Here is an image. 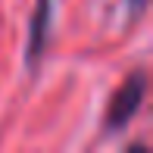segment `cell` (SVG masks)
Here are the masks:
<instances>
[{
    "label": "cell",
    "instance_id": "1",
    "mask_svg": "<svg viewBox=\"0 0 153 153\" xmlns=\"http://www.w3.org/2000/svg\"><path fill=\"white\" fill-rule=\"evenodd\" d=\"M144 94H147V75L144 72H131L128 78L122 81V88L113 94V100H109L103 128L106 131L125 128V125L137 116V109H141V103H144Z\"/></svg>",
    "mask_w": 153,
    "mask_h": 153
},
{
    "label": "cell",
    "instance_id": "3",
    "mask_svg": "<svg viewBox=\"0 0 153 153\" xmlns=\"http://www.w3.org/2000/svg\"><path fill=\"white\" fill-rule=\"evenodd\" d=\"M128 6L134 13H144V6H147V0H128Z\"/></svg>",
    "mask_w": 153,
    "mask_h": 153
},
{
    "label": "cell",
    "instance_id": "2",
    "mask_svg": "<svg viewBox=\"0 0 153 153\" xmlns=\"http://www.w3.org/2000/svg\"><path fill=\"white\" fill-rule=\"evenodd\" d=\"M50 25H53V0H38L34 16H31V28H28V62L41 59L47 38H50Z\"/></svg>",
    "mask_w": 153,
    "mask_h": 153
}]
</instances>
